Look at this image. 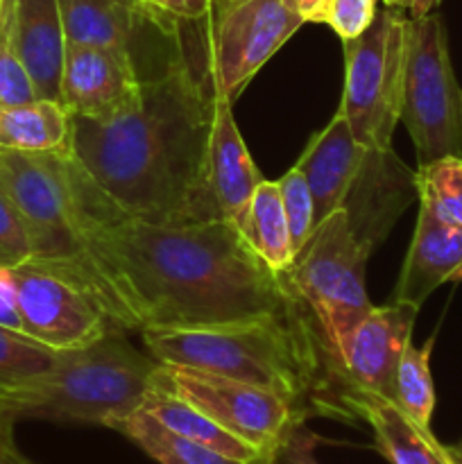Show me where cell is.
I'll return each mask as SVG.
<instances>
[{
	"instance_id": "1",
	"label": "cell",
	"mask_w": 462,
	"mask_h": 464,
	"mask_svg": "<svg viewBox=\"0 0 462 464\" xmlns=\"http://www.w3.org/2000/svg\"><path fill=\"white\" fill-rule=\"evenodd\" d=\"M100 275L131 331L204 329L285 311L299 302L234 222L152 225L113 216L86 231Z\"/></svg>"
},
{
	"instance_id": "2",
	"label": "cell",
	"mask_w": 462,
	"mask_h": 464,
	"mask_svg": "<svg viewBox=\"0 0 462 464\" xmlns=\"http://www.w3.org/2000/svg\"><path fill=\"white\" fill-rule=\"evenodd\" d=\"M213 100L181 57L145 77L130 111L72 116L71 152L109 204L131 220L190 225L222 218L208 184Z\"/></svg>"
},
{
	"instance_id": "3",
	"label": "cell",
	"mask_w": 462,
	"mask_h": 464,
	"mask_svg": "<svg viewBox=\"0 0 462 464\" xmlns=\"http://www.w3.org/2000/svg\"><path fill=\"white\" fill-rule=\"evenodd\" d=\"M149 356L231 376L279 394L303 417L311 408L340 415V362L303 302L236 324L204 329H143Z\"/></svg>"
},
{
	"instance_id": "4",
	"label": "cell",
	"mask_w": 462,
	"mask_h": 464,
	"mask_svg": "<svg viewBox=\"0 0 462 464\" xmlns=\"http://www.w3.org/2000/svg\"><path fill=\"white\" fill-rule=\"evenodd\" d=\"M0 184L23 216L36 261L59 263L82 272L104 295L118 324L131 331L86 245V231L93 222L120 213L89 179L71 148L0 152Z\"/></svg>"
},
{
	"instance_id": "5",
	"label": "cell",
	"mask_w": 462,
	"mask_h": 464,
	"mask_svg": "<svg viewBox=\"0 0 462 464\" xmlns=\"http://www.w3.org/2000/svg\"><path fill=\"white\" fill-rule=\"evenodd\" d=\"M294 168L311 188L315 227L344 211L349 229L370 256L417 198L415 172L394 150L358 143L342 111L313 136Z\"/></svg>"
},
{
	"instance_id": "6",
	"label": "cell",
	"mask_w": 462,
	"mask_h": 464,
	"mask_svg": "<svg viewBox=\"0 0 462 464\" xmlns=\"http://www.w3.org/2000/svg\"><path fill=\"white\" fill-rule=\"evenodd\" d=\"M157 367L152 356L127 343L125 331L113 329L84 347L57 352L53 367L27 385L9 411L16 417L109 429L143 406Z\"/></svg>"
},
{
	"instance_id": "7",
	"label": "cell",
	"mask_w": 462,
	"mask_h": 464,
	"mask_svg": "<svg viewBox=\"0 0 462 464\" xmlns=\"http://www.w3.org/2000/svg\"><path fill=\"white\" fill-rule=\"evenodd\" d=\"M367 258L344 211H335L315 227L288 272L294 293L340 362V376L351 335L374 308L365 290Z\"/></svg>"
},
{
	"instance_id": "8",
	"label": "cell",
	"mask_w": 462,
	"mask_h": 464,
	"mask_svg": "<svg viewBox=\"0 0 462 464\" xmlns=\"http://www.w3.org/2000/svg\"><path fill=\"white\" fill-rule=\"evenodd\" d=\"M419 166L462 157V89L453 72L447 30L435 12L410 16L401 116Z\"/></svg>"
},
{
	"instance_id": "9",
	"label": "cell",
	"mask_w": 462,
	"mask_h": 464,
	"mask_svg": "<svg viewBox=\"0 0 462 464\" xmlns=\"http://www.w3.org/2000/svg\"><path fill=\"white\" fill-rule=\"evenodd\" d=\"M408 23L410 16L401 9L385 7L361 36L344 41L347 77L338 111L365 148L392 150L401 116Z\"/></svg>"
},
{
	"instance_id": "10",
	"label": "cell",
	"mask_w": 462,
	"mask_h": 464,
	"mask_svg": "<svg viewBox=\"0 0 462 464\" xmlns=\"http://www.w3.org/2000/svg\"><path fill=\"white\" fill-rule=\"evenodd\" d=\"M9 272L16 290L23 334L36 343L63 352L84 347L109 331L122 329L98 285L82 272L36 258L9 267Z\"/></svg>"
},
{
	"instance_id": "11",
	"label": "cell",
	"mask_w": 462,
	"mask_h": 464,
	"mask_svg": "<svg viewBox=\"0 0 462 464\" xmlns=\"http://www.w3.org/2000/svg\"><path fill=\"white\" fill-rule=\"evenodd\" d=\"M152 383L193 403L231 435L272 458L290 429L303 421L284 397L231 376L159 362Z\"/></svg>"
},
{
	"instance_id": "12",
	"label": "cell",
	"mask_w": 462,
	"mask_h": 464,
	"mask_svg": "<svg viewBox=\"0 0 462 464\" xmlns=\"http://www.w3.org/2000/svg\"><path fill=\"white\" fill-rule=\"evenodd\" d=\"M208 21L207 71L202 84L211 98L236 102L252 77L303 25L285 0H245L226 5Z\"/></svg>"
},
{
	"instance_id": "13",
	"label": "cell",
	"mask_w": 462,
	"mask_h": 464,
	"mask_svg": "<svg viewBox=\"0 0 462 464\" xmlns=\"http://www.w3.org/2000/svg\"><path fill=\"white\" fill-rule=\"evenodd\" d=\"M143 80L130 50L66 44L62 104L71 116L109 122L139 102Z\"/></svg>"
},
{
	"instance_id": "14",
	"label": "cell",
	"mask_w": 462,
	"mask_h": 464,
	"mask_svg": "<svg viewBox=\"0 0 462 464\" xmlns=\"http://www.w3.org/2000/svg\"><path fill=\"white\" fill-rule=\"evenodd\" d=\"M419 308L392 302L374 306L351 335L342 361V383L347 390H362L394 401L397 370L403 352L412 343V326Z\"/></svg>"
},
{
	"instance_id": "15",
	"label": "cell",
	"mask_w": 462,
	"mask_h": 464,
	"mask_svg": "<svg viewBox=\"0 0 462 464\" xmlns=\"http://www.w3.org/2000/svg\"><path fill=\"white\" fill-rule=\"evenodd\" d=\"M462 281V227L419 202L415 234L399 275L392 302L419 308L444 284Z\"/></svg>"
},
{
	"instance_id": "16",
	"label": "cell",
	"mask_w": 462,
	"mask_h": 464,
	"mask_svg": "<svg viewBox=\"0 0 462 464\" xmlns=\"http://www.w3.org/2000/svg\"><path fill=\"white\" fill-rule=\"evenodd\" d=\"M213 100L211 134H208V184L213 199L225 220L240 231L247 222L249 202L263 177L240 136L234 116V102L226 98ZM245 236V234H243Z\"/></svg>"
},
{
	"instance_id": "17",
	"label": "cell",
	"mask_w": 462,
	"mask_h": 464,
	"mask_svg": "<svg viewBox=\"0 0 462 464\" xmlns=\"http://www.w3.org/2000/svg\"><path fill=\"white\" fill-rule=\"evenodd\" d=\"M340 415L361 417L374 433L376 449L390 464H456L451 449L439 444L433 430L417 424L390 399L347 390L340 397Z\"/></svg>"
},
{
	"instance_id": "18",
	"label": "cell",
	"mask_w": 462,
	"mask_h": 464,
	"mask_svg": "<svg viewBox=\"0 0 462 464\" xmlns=\"http://www.w3.org/2000/svg\"><path fill=\"white\" fill-rule=\"evenodd\" d=\"M18 54L41 100L62 102V71L66 57L59 0H14Z\"/></svg>"
},
{
	"instance_id": "19",
	"label": "cell",
	"mask_w": 462,
	"mask_h": 464,
	"mask_svg": "<svg viewBox=\"0 0 462 464\" xmlns=\"http://www.w3.org/2000/svg\"><path fill=\"white\" fill-rule=\"evenodd\" d=\"M59 12L66 44L120 48L130 50L131 54L145 23H154L170 32L177 27L159 23L136 0H59Z\"/></svg>"
},
{
	"instance_id": "20",
	"label": "cell",
	"mask_w": 462,
	"mask_h": 464,
	"mask_svg": "<svg viewBox=\"0 0 462 464\" xmlns=\"http://www.w3.org/2000/svg\"><path fill=\"white\" fill-rule=\"evenodd\" d=\"M140 408L148 411L163 426L175 430V433L184 435V438L193 440V442L202 444V447L213 449V451L222 453L225 458H231V460L240 464H258L272 458L267 453L254 449L252 444L243 442L240 438L231 435L229 430L222 429L217 421H213L207 412L195 408L193 403L184 401V399L168 392V390L157 388L154 383Z\"/></svg>"
},
{
	"instance_id": "21",
	"label": "cell",
	"mask_w": 462,
	"mask_h": 464,
	"mask_svg": "<svg viewBox=\"0 0 462 464\" xmlns=\"http://www.w3.org/2000/svg\"><path fill=\"white\" fill-rule=\"evenodd\" d=\"M72 116L57 100L0 104V152H53L71 148Z\"/></svg>"
},
{
	"instance_id": "22",
	"label": "cell",
	"mask_w": 462,
	"mask_h": 464,
	"mask_svg": "<svg viewBox=\"0 0 462 464\" xmlns=\"http://www.w3.org/2000/svg\"><path fill=\"white\" fill-rule=\"evenodd\" d=\"M245 238L254 252L263 258L267 267L276 275H288L293 270L294 252L290 243L288 220H285L284 204H281L279 184L263 179L256 186L249 202L247 222L243 229Z\"/></svg>"
},
{
	"instance_id": "23",
	"label": "cell",
	"mask_w": 462,
	"mask_h": 464,
	"mask_svg": "<svg viewBox=\"0 0 462 464\" xmlns=\"http://www.w3.org/2000/svg\"><path fill=\"white\" fill-rule=\"evenodd\" d=\"M109 429L125 435L131 444H136L140 451L148 453L159 464H240L175 433L159 420H154L143 408L116 420Z\"/></svg>"
},
{
	"instance_id": "24",
	"label": "cell",
	"mask_w": 462,
	"mask_h": 464,
	"mask_svg": "<svg viewBox=\"0 0 462 464\" xmlns=\"http://www.w3.org/2000/svg\"><path fill=\"white\" fill-rule=\"evenodd\" d=\"M57 352L21 331L0 326V406L9 403L53 367Z\"/></svg>"
},
{
	"instance_id": "25",
	"label": "cell",
	"mask_w": 462,
	"mask_h": 464,
	"mask_svg": "<svg viewBox=\"0 0 462 464\" xmlns=\"http://www.w3.org/2000/svg\"><path fill=\"white\" fill-rule=\"evenodd\" d=\"M430 352L433 340L421 347L408 344L397 370V397L394 403L417 424L430 429V417L435 411V385L430 376Z\"/></svg>"
},
{
	"instance_id": "26",
	"label": "cell",
	"mask_w": 462,
	"mask_h": 464,
	"mask_svg": "<svg viewBox=\"0 0 462 464\" xmlns=\"http://www.w3.org/2000/svg\"><path fill=\"white\" fill-rule=\"evenodd\" d=\"M417 199L439 218L462 227V157L439 159L415 170Z\"/></svg>"
},
{
	"instance_id": "27",
	"label": "cell",
	"mask_w": 462,
	"mask_h": 464,
	"mask_svg": "<svg viewBox=\"0 0 462 464\" xmlns=\"http://www.w3.org/2000/svg\"><path fill=\"white\" fill-rule=\"evenodd\" d=\"M32 100H39V95L18 54L14 0H0V104H23Z\"/></svg>"
},
{
	"instance_id": "28",
	"label": "cell",
	"mask_w": 462,
	"mask_h": 464,
	"mask_svg": "<svg viewBox=\"0 0 462 464\" xmlns=\"http://www.w3.org/2000/svg\"><path fill=\"white\" fill-rule=\"evenodd\" d=\"M284 204L285 220L290 229V243H293L294 258L299 256L303 247L311 240L315 231V207H313V195L308 188V181L299 168H290L284 177L276 179Z\"/></svg>"
},
{
	"instance_id": "29",
	"label": "cell",
	"mask_w": 462,
	"mask_h": 464,
	"mask_svg": "<svg viewBox=\"0 0 462 464\" xmlns=\"http://www.w3.org/2000/svg\"><path fill=\"white\" fill-rule=\"evenodd\" d=\"M34 258L30 234L16 204L0 184V267H16Z\"/></svg>"
},
{
	"instance_id": "30",
	"label": "cell",
	"mask_w": 462,
	"mask_h": 464,
	"mask_svg": "<svg viewBox=\"0 0 462 464\" xmlns=\"http://www.w3.org/2000/svg\"><path fill=\"white\" fill-rule=\"evenodd\" d=\"M376 0H331L324 21L342 41L356 39L376 18Z\"/></svg>"
},
{
	"instance_id": "31",
	"label": "cell",
	"mask_w": 462,
	"mask_h": 464,
	"mask_svg": "<svg viewBox=\"0 0 462 464\" xmlns=\"http://www.w3.org/2000/svg\"><path fill=\"white\" fill-rule=\"evenodd\" d=\"M225 0H148V9L159 23L175 27L181 21H199L220 12Z\"/></svg>"
},
{
	"instance_id": "32",
	"label": "cell",
	"mask_w": 462,
	"mask_h": 464,
	"mask_svg": "<svg viewBox=\"0 0 462 464\" xmlns=\"http://www.w3.org/2000/svg\"><path fill=\"white\" fill-rule=\"evenodd\" d=\"M320 442L315 433L303 426V421L294 424L285 440L281 442L279 451H276V462L279 464H320L315 458V447Z\"/></svg>"
},
{
	"instance_id": "33",
	"label": "cell",
	"mask_w": 462,
	"mask_h": 464,
	"mask_svg": "<svg viewBox=\"0 0 462 464\" xmlns=\"http://www.w3.org/2000/svg\"><path fill=\"white\" fill-rule=\"evenodd\" d=\"M0 326L21 331V315L16 306V290H14V279L9 267H0Z\"/></svg>"
},
{
	"instance_id": "34",
	"label": "cell",
	"mask_w": 462,
	"mask_h": 464,
	"mask_svg": "<svg viewBox=\"0 0 462 464\" xmlns=\"http://www.w3.org/2000/svg\"><path fill=\"white\" fill-rule=\"evenodd\" d=\"M290 9L302 18L303 23H322L329 9L331 0H285Z\"/></svg>"
},
{
	"instance_id": "35",
	"label": "cell",
	"mask_w": 462,
	"mask_h": 464,
	"mask_svg": "<svg viewBox=\"0 0 462 464\" xmlns=\"http://www.w3.org/2000/svg\"><path fill=\"white\" fill-rule=\"evenodd\" d=\"M16 420L18 417L12 411L0 406V456L16 449V442H14V421Z\"/></svg>"
},
{
	"instance_id": "36",
	"label": "cell",
	"mask_w": 462,
	"mask_h": 464,
	"mask_svg": "<svg viewBox=\"0 0 462 464\" xmlns=\"http://www.w3.org/2000/svg\"><path fill=\"white\" fill-rule=\"evenodd\" d=\"M439 5V0H412V7H410V16H426V14L433 12L435 7Z\"/></svg>"
},
{
	"instance_id": "37",
	"label": "cell",
	"mask_w": 462,
	"mask_h": 464,
	"mask_svg": "<svg viewBox=\"0 0 462 464\" xmlns=\"http://www.w3.org/2000/svg\"><path fill=\"white\" fill-rule=\"evenodd\" d=\"M0 464H32L30 460H27L25 456H23L18 449H14V451L5 453V456H0Z\"/></svg>"
},
{
	"instance_id": "38",
	"label": "cell",
	"mask_w": 462,
	"mask_h": 464,
	"mask_svg": "<svg viewBox=\"0 0 462 464\" xmlns=\"http://www.w3.org/2000/svg\"><path fill=\"white\" fill-rule=\"evenodd\" d=\"M383 5L385 7H392V9H408V12H410V7H412V0H383Z\"/></svg>"
},
{
	"instance_id": "39",
	"label": "cell",
	"mask_w": 462,
	"mask_h": 464,
	"mask_svg": "<svg viewBox=\"0 0 462 464\" xmlns=\"http://www.w3.org/2000/svg\"><path fill=\"white\" fill-rule=\"evenodd\" d=\"M451 449V456H453V462L456 464H462V440L457 444H453V447H448Z\"/></svg>"
},
{
	"instance_id": "40",
	"label": "cell",
	"mask_w": 462,
	"mask_h": 464,
	"mask_svg": "<svg viewBox=\"0 0 462 464\" xmlns=\"http://www.w3.org/2000/svg\"><path fill=\"white\" fill-rule=\"evenodd\" d=\"M236 3H245V0H225V5H222V7H226V5H236ZM213 16V14H211Z\"/></svg>"
},
{
	"instance_id": "41",
	"label": "cell",
	"mask_w": 462,
	"mask_h": 464,
	"mask_svg": "<svg viewBox=\"0 0 462 464\" xmlns=\"http://www.w3.org/2000/svg\"><path fill=\"white\" fill-rule=\"evenodd\" d=\"M258 464H279V462H276V458H270V460H263V462H258Z\"/></svg>"
},
{
	"instance_id": "42",
	"label": "cell",
	"mask_w": 462,
	"mask_h": 464,
	"mask_svg": "<svg viewBox=\"0 0 462 464\" xmlns=\"http://www.w3.org/2000/svg\"><path fill=\"white\" fill-rule=\"evenodd\" d=\"M136 3H140L145 9H148V0H136ZM148 12H149V9H148ZM168 27H170V25H168Z\"/></svg>"
}]
</instances>
